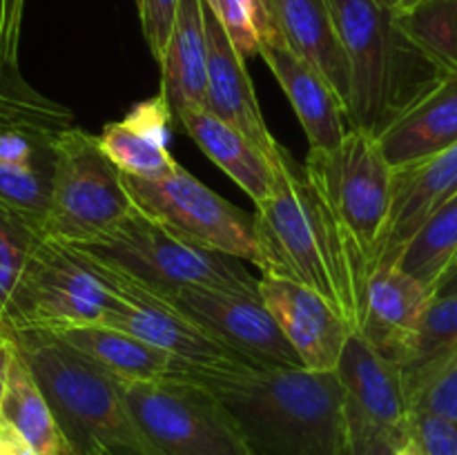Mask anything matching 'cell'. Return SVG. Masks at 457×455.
Wrapping results in <instances>:
<instances>
[{
    "label": "cell",
    "mask_w": 457,
    "mask_h": 455,
    "mask_svg": "<svg viewBox=\"0 0 457 455\" xmlns=\"http://www.w3.org/2000/svg\"><path fill=\"white\" fill-rule=\"evenodd\" d=\"M302 172L339 270L364 315V290L391 208L393 168L378 138L348 128L333 150H308Z\"/></svg>",
    "instance_id": "3"
},
{
    "label": "cell",
    "mask_w": 457,
    "mask_h": 455,
    "mask_svg": "<svg viewBox=\"0 0 457 455\" xmlns=\"http://www.w3.org/2000/svg\"><path fill=\"white\" fill-rule=\"evenodd\" d=\"M241 58L259 56L263 38L275 29L263 0H204Z\"/></svg>",
    "instance_id": "30"
},
{
    "label": "cell",
    "mask_w": 457,
    "mask_h": 455,
    "mask_svg": "<svg viewBox=\"0 0 457 455\" xmlns=\"http://www.w3.org/2000/svg\"><path fill=\"white\" fill-rule=\"evenodd\" d=\"M52 196V168L0 163V205L43 228Z\"/></svg>",
    "instance_id": "31"
},
{
    "label": "cell",
    "mask_w": 457,
    "mask_h": 455,
    "mask_svg": "<svg viewBox=\"0 0 457 455\" xmlns=\"http://www.w3.org/2000/svg\"><path fill=\"white\" fill-rule=\"evenodd\" d=\"M395 455H420V451L415 449L413 442H411L409 437H406V440L402 442V444L395 446Z\"/></svg>",
    "instance_id": "40"
},
{
    "label": "cell",
    "mask_w": 457,
    "mask_h": 455,
    "mask_svg": "<svg viewBox=\"0 0 457 455\" xmlns=\"http://www.w3.org/2000/svg\"><path fill=\"white\" fill-rule=\"evenodd\" d=\"M0 422L9 424L40 455H76L58 426L47 397L40 391L29 366L18 352L16 343H13L12 364H9Z\"/></svg>",
    "instance_id": "25"
},
{
    "label": "cell",
    "mask_w": 457,
    "mask_h": 455,
    "mask_svg": "<svg viewBox=\"0 0 457 455\" xmlns=\"http://www.w3.org/2000/svg\"><path fill=\"white\" fill-rule=\"evenodd\" d=\"M378 3H382L384 7L391 9L393 13H402V12H409V9H413L415 4H420L422 0H378Z\"/></svg>",
    "instance_id": "39"
},
{
    "label": "cell",
    "mask_w": 457,
    "mask_h": 455,
    "mask_svg": "<svg viewBox=\"0 0 457 455\" xmlns=\"http://www.w3.org/2000/svg\"><path fill=\"white\" fill-rule=\"evenodd\" d=\"M174 375L210 388L254 455H348L344 391L335 370L181 361Z\"/></svg>",
    "instance_id": "1"
},
{
    "label": "cell",
    "mask_w": 457,
    "mask_h": 455,
    "mask_svg": "<svg viewBox=\"0 0 457 455\" xmlns=\"http://www.w3.org/2000/svg\"><path fill=\"white\" fill-rule=\"evenodd\" d=\"M455 194L457 143L436 156L393 170L391 208L375 254V268L395 263L422 223Z\"/></svg>",
    "instance_id": "16"
},
{
    "label": "cell",
    "mask_w": 457,
    "mask_h": 455,
    "mask_svg": "<svg viewBox=\"0 0 457 455\" xmlns=\"http://www.w3.org/2000/svg\"><path fill=\"white\" fill-rule=\"evenodd\" d=\"M13 355V342L12 335L7 337V342L0 346V409H3L4 391H7V375H9V364H12Z\"/></svg>",
    "instance_id": "37"
},
{
    "label": "cell",
    "mask_w": 457,
    "mask_h": 455,
    "mask_svg": "<svg viewBox=\"0 0 457 455\" xmlns=\"http://www.w3.org/2000/svg\"><path fill=\"white\" fill-rule=\"evenodd\" d=\"M67 245L120 268L161 294L187 285L259 294V279L241 259L190 244L137 208L103 235Z\"/></svg>",
    "instance_id": "6"
},
{
    "label": "cell",
    "mask_w": 457,
    "mask_h": 455,
    "mask_svg": "<svg viewBox=\"0 0 457 455\" xmlns=\"http://www.w3.org/2000/svg\"><path fill=\"white\" fill-rule=\"evenodd\" d=\"M453 357H457V290L436 294L424 312L413 352L400 368L406 401H411L415 391Z\"/></svg>",
    "instance_id": "26"
},
{
    "label": "cell",
    "mask_w": 457,
    "mask_h": 455,
    "mask_svg": "<svg viewBox=\"0 0 457 455\" xmlns=\"http://www.w3.org/2000/svg\"><path fill=\"white\" fill-rule=\"evenodd\" d=\"M0 449L7 455H40L31 444H27L9 424L0 422Z\"/></svg>",
    "instance_id": "36"
},
{
    "label": "cell",
    "mask_w": 457,
    "mask_h": 455,
    "mask_svg": "<svg viewBox=\"0 0 457 455\" xmlns=\"http://www.w3.org/2000/svg\"><path fill=\"white\" fill-rule=\"evenodd\" d=\"M204 3V0H201ZM205 43H208V79H205V110L239 129L268 159H275L281 145L263 120L245 58L237 54L230 38L204 4Z\"/></svg>",
    "instance_id": "17"
},
{
    "label": "cell",
    "mask_w": 457,
    "mask_h": 455,
    "mask_svg": "<svg viewBox=\"0 0 457 455\" xmlns=\"http://www.w3.org/2000/svg\"><path fill=\"white\" fill-rule=\"evenodd\" d=\"M174 123L217 163L254 203L272 187V159H268L250 138L205 107H187L174 116Z\"/></svg>",
    "instance_id": "23"
},
{
    "label": "cell",
    "mask_w": 457,
    "mask_h": 455,
    "mask_svg": "<svg viewBox=\"0 0 457 455\" xmlns=\"http://www.w3.org/2000/svg\"><path fill=\"white\" fill-rule=\"evenodd\" d=\"M67 248L114 294V306L103 317L101 324L125 330V333L179 357L186 364L226 366L241 361L226 346H221L212 335L205 333L195 319H190L170 297L156 293L120 268L110 266L92 254L80 252L74 245H67Z\"/></svg>",
    "instance_id": "10"
},
{
    "label": "cell",
    "mask_w": 457,
    "mask_h": 455,
    "mask_svg": "<svg viewBox=\"0 0 457 455\" xmlns=\"http://www.w3.org/2000/svg\"><path fill=\"white\" fill-rule=\"evenodd\" d=\"M457 257V194L422 223L397 257V266L436 294L437 284Z\"/></svg>",
    "instance_id": "27"
},
{
    "label": "cell",
    "mask_w": 457,
    "mask_h": 455,
    "mask_svg": "<svg viewBox=\"0 0 457 455\" xmlns=\"http://www.w3.org/2000/svg\"><path fill=\"white\" fill-rule=\"evenodd\" d=\"M123 186L134 208L163 223L174 235L205 250L262 266L253 214L210 190L183 165L161 178L123 174Z\"/></svg>",
    "instance_id": "9"
},
{
    "label": "cell",
    "mask_w": 457,
    "mask_h": 455,
    "mask_svg": "<svg viewBox=\"0 0 457 455\" xmlns=\"http://www.w3.org/2000/svg\"><path fill=\"white\" fill-rule=\"evenodd\" d=\"M7 337H9V330L4 328L3 324H0V346H3V343L7 342Z\"/></svg>",
    "instance_id": "41"
},
{
    "label": "cell",
    "mask_w": 457,
    "mask_h": 455,
    "mask_svg": "<svg viewBox=\"0 0 457 455\" xmlns=\"http://www.w3.org/2000/svg\"><path fill=\"white\" fill-rule=\"evenodd\" d=\"M378 143L393 170L436 156L457 143V74L411 107Z\"/></svg>",
    "instance_id": "22"
},
{
    "label": "cell",
    "mask_w": 457,
    "mask_h": 455,
    "mask_svg": "<svg viewBox=\"0 0 457 455\" xmlns=\"http://www.w3.org/2000/svg\"><path fill=\"white\" fill-rule=\"evenodd\" d=\"M457 266V257L453 259V263H451V266H449V270H451V268H455ZM449 270H446V272H449Z\"/></svg>",
    "instance_id": "42"
},
{
    "label": "cell",
    "mask_w": 457,
    "mask_h": 455,
    "mask_svg": "<svg viewBox=\"0 0 457 455\" xmlns=\"http://www.w3.org/2000/svg\"><path fill=\"white\" fill-rule=\"evenodd\" d=\"M395 18L418 47L457 74V0H422Z\"/></svg>",
    "instance_id": "29"
},
{
    "label": "cell",
    "mask_w": 457,
    "mask_h": 455,
    "mask_svg": "<svg viewBox=\"0 0 457 455\" xmlns=\"http://www.w3.org/2000/svg\"><path fill=\"white\" fill-rule=\"evenodd\" d=\"M49 333L94 361L119 384L172 377L183 361L114 326L85 324Z\"/></svg>",
    "instance_id": "21"
},
{
    "label": "cell",
    "mask_w": 457,
    "mask_h": 455,
    "mask_svg": "<svg viewBox=\"0 0 457 455\" xmlns=\"http://www.w3.org/2000/svg\"><path fill=\"white\" fill-rule=\"evenodd\" d=\"M406 435L420 455H457V422L442 415L420 409L411 410Z\"/></svg>",
    "instance_id": "32"
},
{
    "label": "cell",
    "mask_w": 457,
    "mask_h": 455,
    "mask_svg": "<svg viewBox=\"0 0 457 455\" xmlns=\"http://www.w3.org/2000/svg\"><path fill=\"white\" fill-rule=\"evenodd\" d=\"M409 409L428 410L457 422V357L436 370L411 397Z\"/></svg>",
    "instance_id": "33"
},
{
    "label": "cell",
    "mask_w": 457,
    "mask_h": 455,
    "mask_svg": "<svg viewBox=\"0 0 457 455\" xmlns=\"http://www.w3.org/2000/svg\"><path fill=\"white\" fill-rule=\"evenodd\" d=\"M165 297L245 364L303 368L259 294L187 285Z\"/></svg>",
    "instance_id": "12"
},
{
    "label": "cell",
    "mask_w": 457,
    "mask_h": 455,
    "mask_svg": "<svg viewBox=\"0 0 457 455\" xmlns=\"http://www.w3.org/2000/svg\"><path fill=\"white\" fill-rule=\"evenodd\" d=\"M137 7L141 13L143 36H145L147 47H150L154 61L159 62L170 34H172L179 0H137Z\"/></svg>",
    "instance_id": "34"
},
{
    "label": "cell",
    "mask_w": 457,
    "mask_h": 455,
    "mask_svg": "<svg viewBox=\"0 0 457 455\" xmlns=\"http://www.w3.org/2000/svg\"><path fill=\"white\" fill-rule=\"evenodd\" d=\"M174 114L163 94L137 103L123 120L103 128L101 150L120 174L137 178H161L177 170L170 154Z\"/></svg>",
    "instance_id": "19"
},
{
    "label": "cell",
    "mask_w": 457,
    "mask_h": 455,
    "mask_svg": "<svg viewBox=\"0 0 457 455\" xmlns=\"http://www.w3.org/2000/svg\"><path fill=\"white\" fill-rule=\"evenodd\" d=\"M453 290H457V266L451 268V270L442 277L440 284H437L436 288V294H446L453 293ZM436 294H433V297H436Z\"/></svg>",
    "instance_id": "38"
},
{
    "label": "cell",
    "mask_w": 457,
    "mask_h": 455,
    "mask_svg": "<svg viewBox=\"0 0 457 455\" xmlns=\"http://www.w3.org/2000/svg\"><path fill=\"white\" fill-rule=\"evenodd\" d=\"M125 404L161 455H254L210 388L172 377L120 384Z\"/></svg>",
    "instance_id": "8"
},
{
    "label": "cell",
    "mask_w": 457,
    "mask_h": 455,
    "mask_svg": "<svg viewBox=\"0 0 457 455\" xmlns=\"http://www.w3.org/2000/svg\"><path fill=\"white\" fill-rule=\"evenodd\" d=\"M0 455H7V453H4V451H3V449H0Z\"/></svg>",
    "instance_id": "43"
},
{
    "label": "cell",
    "mask_w": 457,
    "mask_h": 455,
    "mask_svg": "<svg viewBox=\"0 0 457 455\" xmlns=\"http://www.w3.org/2000/svg\"><path fill=\"white\" fill-rule=\"evenodd\" d=\"M159 65L161 94L174 116L187 107H205L208 43L201 0H179L172 34Z\"/></svg>",
    "instance_id": "24"
},
{
    "label": "cell",
    "mask_w": 457,
    "mask_h": 455,
    "mask_svg": "<svg viewBox=\"0 0 457 455\" xmlns=\"http://www.w3.org/2000/svg\"><path fill=\"white\" fill-rule=\"evenodd\" d=\"M290 49L328 83L348 112V65L326 0H263ZM348 123V120H346Z\"/></svg>",
    "instance_id": "20"
},
{
    "label": "cell",
    "mask_w": 457,
    "mask_h": 455,
    "mask_svg": "<svg viewBox=\"0 0 457 455\" xmlns=\"http://www.w3.org/2000/svg\"><path fill=\"white\" fill-rule=\"evenodd\" d=\"M259 297L306 370L333 373L353 328L315 290L279 277H259Z\"/></svg>",
    "instance_id": "14"
},
{
    "label": "cell",
    "mask_w": 457,
    "mask_h": 455,
    "mask_svg": "<svg viewBox=\"0 0 457 455\" xmlns=\"http://www.w3.org/2000/svg\"><path fill=\"white\" fill-rule=\"evenodd\" d=\"M259 56L288 96L311 150H333L339 145L348 125L337 96L328 83L286 45L277 27L263 38Z\"/></svg>",
    "instance_id": "18"
},
{
    "label": "cell",
    "mask_w": 457,
    "mask_h": 455,
    "mask_svg": "<svg viewBox=\"0 0 457 455\" xmlns=\"http://www.w3.org/2000/svg\"><path fill=\"white\" fill-rule=\"evenodd\" d=\"M114 294L79 261L67 245L43 236L13 302L7 330H62L101 324Z\"/></svg>",
    "instance_id": "11"
},
{
    "label": "cell",
    "mask_w": 457,
    "mask_h": 455,
    "mask_svg": "<svg viewBox=\"0 0 457 455\" xmlns=\"http://www.w3.org/2000/svg\"><path fill=\"white\" fill-rule=\"evenodd\" d=\"M134 210L123 174L101 150L98 136L71 125L54 143L52 196L45 236L61 244L94 239Z\"/></svg>",
    "instance_id": "7"
},
{
    "label": "cell",
    "mask_w": 457,
    "mask_h": 455,
    "mask_svg": "<svg viewBox=\"0 0 457 455\" xmlns=\"http://www.w3.org/2000/svg\"><path fill=\"white\" fill-rule=\"evenodd\" d=\"M253 221L262 275L295 281L320 293L355 335L361 324V308L344 281L302 168L284 147L272 159V187L254 203Z\"/></svg>",
    "instance_id": "5"
},
{
    "label": "cell",
    "mask_w": 457,
    "mask_h": 455,
    "mask_svg": "<svg viewBox=\"0 0 457 455\" xmlns=\"http://www.w3.org/2000/svg\"><path fill=\"white\" fill-rule=\"evenodd\" d=\"M21 4L22 0H3V12H0V58H4V61H13V43H16Z\"/></svg>",
    "instance_id": "35"
},
{
    "label": "cell",
    "mask_w": 457,
    "mask_h": 455,
    "mask_svg": "<svg viewBox=\"0 0 457 455\" xmlns=\"http://www.w3.org/2000/svg\"><path fill=\"white\" fill-rule=\"evenodd\" d=\"M348 65V128L379 138L451 71L409 38L378 0H326Z\"/></svg>",
    "instance_id": "2"
},
{
    "label": "cell",
    "mask_w": 457,
    "mask_h": 455,
    "mask_svg": "<svg viewBox=\"0 0 457 455\" xmlns=\"http://www.w3.org/2000/svg\"><path fill=\"white\" fill-rule=\"evenodd\" d=\"M76 455H161L125 404L120 384L49 330H9Z\"/></svg>",
    "instance_id": "4"
},
{
    "label": "cell",
    "mask_w": 457,
    "mask_h": 455,
    "mask_svg": "<svg viewBox=\"0 0 457 455\" xmlns=\"http://www.w3.org/2000/svg\"><path fill=\"white\" fill-rule=\"evenodd\" d=\"M344 391V415L348 428H370L393 437L397 444L406 440L409 401L400 368L384 360L364 337L351 335L335 366Z\"/></svg>",
    "instance_id": "13"
},
{
    "label": "cell",
    "mask_w": 457,
    "mask_h": 455,
    "mask_svg": "<svg viewBox=\"0 0 457 455\" xmlns=\"http://www.w3.org/2000/svg\"><path fill=\"white\" fill-rule=\"evenodd\" d=\"M45 236L38 223L0 205V324L7 328L13 302L27 275L31 257Z\"/></svg>",
    "instance_id": "28"
},
{
    "label": "cell",
    "mask_w": 457,
    "mask_h": 455,
    "mask_svg": "<svg viewBox=\"0 0 457 455\" xmlns=\"http://www.w3.org/2000/svg\"><path fill=\"white\" fill-rule=\"evenodd\" d=\"M433 293L397 263L375 268L364 290V315L355 335L397 368L413 352L420 324Z\"/></svg>",
    "instance_id": "15"
}]
</instances>
